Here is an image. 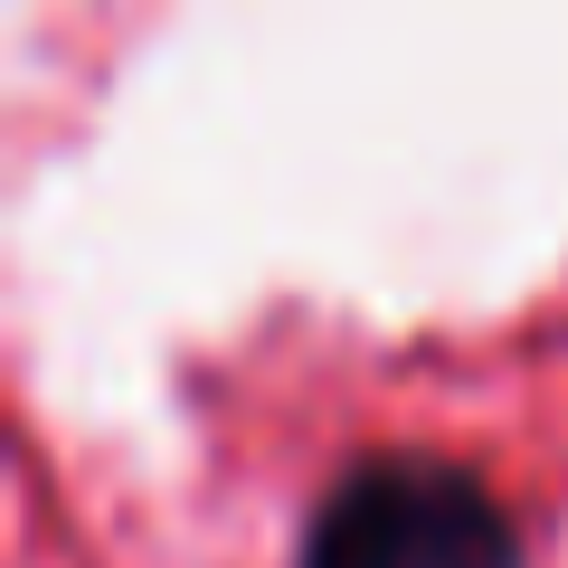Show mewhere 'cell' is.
I'll return each instance as SVG.
<instances>
[{
	"instance_id": "1",
	"label": "cell",
	"mask_w": 568,
	"mask_h": 568,
	"mask_svg": "<svg viewBox=\"0 0 568 568\" xmlns=\"http://www.w3.org/2000/svg\"><path fill=\"white\" fill-rule=\"evenodd\" d=\"M294 568H521V521L474 465L379 446L323 484Z\"/></svg>"
}]
</instances>
